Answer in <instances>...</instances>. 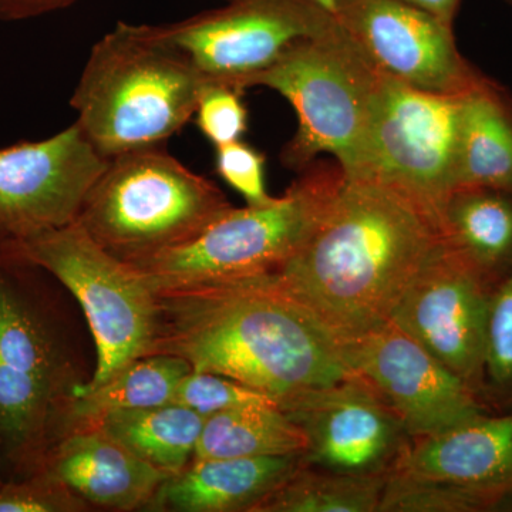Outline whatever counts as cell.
<instances>
[{"instance_id":"obj_1","label":"cell","mask_w":512,"mask_h":512,"mask_svg":"<svg viewBox=\"0 0 512 512\" xmlns=\"http://www.w3.org/2000/svg\"><path fill=\"white\" fill-rule=\"evenodd\" d=\"M156 338L150 355L187 360L284 406L355 376L342 345L274 274L154 292Z\"/></svg>"},{"instance_id":"obj_2","label":"cell","mask_w":512,"mask_h":512,"mask_svg":"<svg viewBox=\"0 0 512 512\" xmlns=\"http://www.w3.org/2000/svg\"><path fill=\"white\" fill-rule=\"evenodd\" d=\"M441 241L439 221L402 192L346 178L274 275L343 345L390 322Z\"/></svg>"},{"instance_id":"obj_3","label":"cell","mask_w":512,"mask_h":512,"mask_svg":"<svg viewBox=\"0 0 512 512\" xmlns=\"http://www.w3.org/2000/svg\"><path fill=\"white\" fill-rule=\"evenodd\" d=\"M52 275L0 239V423L3 481L40 473L70 430L84 372Z\"/></svg>"},{"instance_id":"obj_4","label":"cell","mask_w":512,"mask_h":512,"mask_svg":"<svg viewBox=\"0 0 512 512\" xmlns=\"http://www.w3.org/2000/svg\"><path fill=\"white\" fill-rule=\"evenodd\" d=\"M207 86L157 25L117 23L93 46L70 106L106 158L160 147L183 130Z\"/></svg>"},{"instance_id":"obj_5","label":"cell","mask_w":512,"mask_h":512,"mask_svg":"<svg viewBox=\"0 0 512 512\" xmlns=\"http://www.w3.org/2000/svg\"><path fill=\"white\" fill-rule=\"evenodd\" d=\"M234 205L163 146L110 158L77 215V224L104 251L138 264L184 247Z\"/></svg>"},{"instance_id":"obj_6","label":"cell","mask_w":512,"mask_h":512,"mask_svg":"<svg viewBox=\"0 0 512 512\" xmlns=\"http://www.w3.org/2000/svg\"><path fill=\"white\" fill-rule=\"evenodd\" d=\"M281 197L232 208L184 247L128 264L153 292L274 274L318 224L346 177L319 161L299 173Z\"/></svg>"},{"instance_id":"obj_7","label":"cell","mask_w":512,"mask_h":512,"mask_svg":"<svg viewBox=\"0 0 512 512\" xmlns=\"http://www.w3.org/2000/svg\"><path fill=\"white\" fill-rule=\"evenodd\" d=\"M377 79L379 72L339 23L286 52L254 84L281 94L298 116V130L282 150L281 163L302 173L330 154L346 178L362 177Z\"/></svg>"},{"instance_id":"obj_8","label":"cell","mask_w":512,"mask_h":512,"mask_svg":"<svg viewBox=\"0 0 512 512\" xmlns=\"http://www.w3.org/2000/svg\"><path fill=\"white\" fill-rule=\"evenodd\" d=\"M12 242L82 308L92 330L96 366L80 390L99 386L150 355L156 338V293L130 265L104 251L77 222Z\"/></svg>"},{"instance_id":"obj_9","label":"cell","mask_w":512,"mask_h":512,"mask_svg":"<svg viewBox=\"0 0 512 512\" xmlns=\"http://www.w3.org/2000/svg\"><path fill=\"white\" fill-rule=\"evenodd\" d=\"M466 94L417 89L379 73L367 130L365 170L430 212H440L457 187Z\"/></svg>"},{"instance_id":"obj_10","label":"cell","mask_w":512,"mask_h":512,"mask_svg":"<svg viewBox=\"0 0 512 512\" xmlns=\"http://www.w3.org/2000/svg\"><path fill=\"white\" fill-rule=\"evenodd\" d=\"M512 511V409L410 440L380 512Z\"/></svg>"},{"instance_id":"obj_11","label":"cell","mask_w":512,"mask_h":512,"mask_svg":"<svg viewBox=\"0 0 512 512\" xmlns=\"http://www.w3.org/2000/svg\"><path fill=\"white\" fill-rule=\"evenodd\" d=\"M180 22L157 25L204 77L244 93L293 46L335 28L316 0H225Z\"/></svg>"},{"instance_id":"obj_12","label":"cell","mask_w":512,"mask_h":512,"mask_svg":"<svg viewBox=\"0 0 512 512\" xmlns=\"http://www.w3.org/2000/svg\"><path fill=\"white\" fill-rule=\"evenodd\" d=\"M494 289L476 266L443 238L390 319L480 399Z\"/></svg>"},{"instance_id":"obj_13","label":"cell","mask_w":512,"mask_h":512,"mask_svg":"<svg viewBox=\"0 0 512 512\" xmlns=\"http://www.w3.org/2000/svg\"><path fill=\"white\" fill-rule=\"evenodd\" d=\"M333 15L377 72L400 82L467 94L488 80L461 55L454 26L406 0H335Z\"/></svg>"},{"instance_id":"obj_14","label":"cell","mask_w":512,"mask_h":512,"mask_svg":"<svg viewBox=\"0 0 512 512\" xmlns=\"http://www.w3.org/2000/svg\"><path fill=\"white\" fill-rule=\"evenodd\" d=\"M353 375L369 383L412 439L439 436L487 413L483 400L392 322L342 345Z\"/></svg>"},{"instance_id":"obj_15","label":"cell","mask_w":512,"mask_h":512,"mask_svg":"<svg viewBox=\"0 0 512 512\" xmlns=\"http://www.w3.org/2000/svg\"><path fill=\"white\" fill-rule=\"evenodd\" d=\"M107 164L77 123L45 140L0 148V239L20 241L76 222Z\"/></svg>"},{"instance_id":"obj_16","label":"cell","mask_w":512,"mask_h":512,"mask_svg":"<svg viewBox=\"0 0 512 512\" xmlns=\"http://www.w3.org/2000/svg\"><path fill=\"white\" fill-rule=\"evenodd\" d=\"M281 409L308 440L306 466L320 470L389 476L412 440L392 407L357 376L303 393Z\"/></svg>"},{"instance_id":"obj_17","label":"cell","mask_w":512,"mask_h":512,"mask_svg":"<svg viewBox=\"0 0 512 512\" xmlns=\"http://www.w3.org/2000/svg\"><path fill=\"white\" fill-rule=\"evenodd\" d=\"M42 471L79 495L92 510L121 512L146 511L170 477L97 426L70 430L49 451Z\"/></svg>"},{"instance_id":"obj_18","label":"cell","mask_w":512,"mask_h":512,"mask_svg":"<svg viewBox=\"0 0 512 512\" xmlns=\"http://www.w3.org/2000/svg\"><path fill=\"white\" fill-rule=\"evenodd\" d=\"M303 464L299 454L192 460L161 484L146 511L256 512Z\"/></svg>"},{"instance_id":"obj_19","label":"cell","mask_w":512,"mask_h":512,"mask_svg":"<svg viewBox=\"0 0 512 512\" xmlns=\"http://www.w3.org/2000/svg\"><path fill=\"white\" fill-rule=\"evenodd\" d=\"M457 188L512 197V97L491 79L464 96Z\"/></svg>"},{"instance_id":"obj_20","label":"cell","mask_w":512,"mask_h":512,"mask_svg":"<svg viewBox=\"0 0 512 512\" xmlns=\"http://www.w3.org/2000/svg\"><path fill=\"white\" fill-rule=\"evenodd\" d=\"M444 241L497 288L512 268V197L488 188H457L440 212ZM495 291V289H494Z\"/></svg>"},{"instance_id":"obj_21","label":"cell","mask_w":512,"mask_h":512,"mask_svg":"<svg viewBox=\"0 0 512 512\" xmlns=\"http://www.w3.org/2000/svg\"><path fill=\"white\" fill-rule=\"evenodd\" d=\"M93 426L168 476L194 460L204 419L187 407L168 403L107 413Z\"/></svg>"},{"instance_id":"obj_22","label":"cell","mask_w":512,"mask_h":512,"mask_svg":"<svg viewBox=\"0 0 512 512\" xmlns=\"http://www.w3.org/2000/svg\"><path fill=\"white\" fill-rule=\"evenodd\" d=\"M308 440L275 403L251 404L207 417L194 460L303 456Z\"/></svg>"},{"instance_id":"obj_23","label":"cell","mask_w":512,"mask_h":512,"mask_svg":"<svg viewBox=\"0 0 512 512\" xmlns=\"http://www.w3.org/2000/svg\"><path fill=\"white\" fill-rule=\"evenodd\" d=\"M191 370L190 363L178 356L157 353L140 357L106 382L76 394L70 407V430L93 426L116 410L173 403L178 384Z\"/></svg>"},{"instance_id":"obj_24","label":"cell","mask_w":512,"mask_h":512,"mask_svg":"<svg viewBox=\"0 0 512 512\" xmlns=\"http://www.w3.org/2000/svg\"><path fill=\"white\" fill-rule=\"evenodd\" d=\"M389 476H353L303 464L256 512H379Z\"/></svg>"},{"instance_id":"obj_25","label":"cell","mask_w":512,"mask_h":512,"mask_svg":"<svg viewBox=\"0 0 512 512\" xmlns=\"http://www.w3.org/2000/svg\"><path fill=\"white\" fill-rule=\"evenodd\" d=\"M481 399L494 413L512 409V268L491 296Z\"/></svg>"},{"instance_id":"obj_26","label":"cell","mask_w":512,"mask_h":512,"mask_svg":"<svg viewBox=\"0 0 512 512\" xmlns=\"http://www.w3.org/2000/svg\"><path fill=\"white\" fill-rule=\"evenodd\" d=\"M187 407L202 419L229 412L251 404L275 403L266 394L245 386L237 380L217 373L191 370L178 384L174 402Z\"/></svg>"},{"instance_id":"obj_27","label":"cell","mask_w":512,"mask_h":512,"mask_svg":"<svg viewBox=\"0 0 512 512\" xmlns=\"http://www.w3.org/2000/svg\"><path fill=\"white\" fill-rule=\"evenodd\" d=\"M92 507L46 471L0 484V512H86Z\"/></svg>"},{"instance_id":"obj_28","label":"cell","mask_w":512,"mask_h":512,"mask_svg":"<svg viewBox=\"0 0 512 512\" xmlns=\"http://www.w3.org/2000/svg\"><path fill=\"white\" fill-rule=\"evenodd\" d=\"M242 94L221 84H207L195 110V124L214 148L242 140L248 130V109Z\"/></svg>"},{"instance_id":"obj_29","label":"cell","mask_w":512,"mask_h":512,"mask_svg":"<svg viewBox=\"0 0 512 512\" xmlns=\"http://www.w3.org/2000/svg\"><path fill=\"white\" fill-rule=\"evenodd\" d=\"M265 165L264 154L242 140L215 148V171L248 205L266 204L274 198L266 191Z\"/></svg>"},{"instance_id":"obj_30","label":"cell","mask_w":512,"mask_h":512,"mask_svg":"<svg viewBox=\"0 0 512 512\" xmlns=\"http://www.w3.org/2000/svg\"><path fill=\"white\" fill-rule=\"evenodd\" d=\"M80 0H0V20L19 22L60 12Z\"/></svg>"},{"instance_id":"obj_31","label":"cell","mask_w":512,"mask_h":512,"mask_svg":"<svg viewBox=\"0 0 512 512\" xmlns=\"http://www.w3.org/2000/svg\"><path fill=\"white\" fill-rule=\"evenodd\" d=\"M406 2L427 10L431 15L437 16L451 26H454V20L461 5V0H406Z\"/></svg>"},{"instance_id":"obj_32","label":"cell","mask_w":512,"mask_h":512,"mask_svg":"<svg viewBox=\"0 0 512 512\" xmlns=\"http://www.w3.org/2000/svg\"><path fill=\"white\" fill-rule=\"evenodd\" d=\"M2 451H3V436H2V423H0V484L3 483V477H2Z\"/></svg>"},{"instance_id":"obj_33","label":"cell","mask_w":512,"mask_h":512,"mask_svg":"<svg viewBox=\"0 0 512 512\" xmlns=\"http://www.w3.org/2000/svg\"><path fill=\"white\" fill-rule=\"evenodd\" d=\"M316 2L320 3V5L325 6L326 9H329L330 12L333 13V6H335V0H316Z\"/></svg>"},{"instance_id":"obj_34","label":"cell","mask_w":512,"mask_h":512,"mask_svg":"<svg viewBox=\"0 0 512 512\" xmlns=\"http://www.w3.org/2000/svg\"><path fill=\"white\" fill-rule=\"evenodd\" d=\"M505 3H508V5H512V0H504Z\"/></svg>"}]
</instances>
